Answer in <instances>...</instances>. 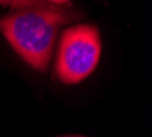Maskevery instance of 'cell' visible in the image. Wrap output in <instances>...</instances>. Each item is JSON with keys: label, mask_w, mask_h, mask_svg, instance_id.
I'll return each mask as SVG.
<instances>
[{"label": "cell", "mask_w": 152, "mask_h": 137, "mask_svg": "<svg viewBox=\"0 0 152 137\" xmlns=\"http://www.w3.org/2000/svg\"><path fill=\"white\" fill-rule=\"evenodd\" d=\"M82 15L69 6L40 3L18 7L0 19V30L11 48L36 70L50 64L59 30Z\"/></svg>", "instance_id": "6da1fadb"}, {"label": "cell", "mask_w": 152, "mask_h": 137, "mask_svg": "<svg viewBox=\"0 0 152 137\" xmlns=\"http://www.w3.org/2000/svg\"><path fill=\"white\" fill-rule=\"evenodd\" d=\"M102 52L99 29L91 23H77L64 29L58 48L55 73L63 84L73 85L91 75Z\"/></svg>", "instance_id": "7a4b0ae2"}, {"label": "cell", "mask_w": 152, "mask_h": 137, "mask_svg": "<svg viewBox=\"0 0 152 137\" xmlns=\"http://www.w3.org/2000/svg\"><path fill=\"white\" fill-rule=\"evenodd\" d=\"M44 3L42 0H0V6L11 8L26 7V6H34V4Z\"/></svg>", "instance_id": "3957f363"}, {"label": "cell", "mask_w": 152, "mask_h": 137, "mask_svg": "<svg viewBox=\"0 0 152 137\" xmlns=\"http://www.w3.org/2000/svg\"><path fill=\"white\" fill-rule=\"evenodd\" d=\"M45 3H50V4H55V6H64V4L70 1V0H42Z\"/></svg>", "instance_id": "277c9868"}, {"label": "cell", "mask_w": 152, "mask_h": 137, "mask_svg": "<svg viewBox=\"0 0 152 137\" xmlns=\"http://www.w3.org/2000/svg\"><path fill=\"white\" fill-rule=\"evenodd\" d=\"M66 137H81V136H66Z\"/></svg>", "instance_id": "5b68a950"}]
</instances>
